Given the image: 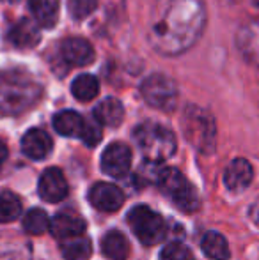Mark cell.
<instances>
[{
    "label": "cell",
    "instance_id": "6da1fadb",
    "mask_svg": "<svg viewBox=\"0 0 259 260\" xmlns=\"http://www.w3.org/2000/svg\"><path fill=\"white\" fill-rule=\"evenodd\" d=\"M206 23L203 0H156L148 21V39L162 55H180L197 43Z\"/></svg>",
    "mask_w": 259,
    "mask_h": 260
},
{
    "label": "cell",
    "instance_id": "7a4b0ae2",
    "mask_svg": "<svg viewBox=\"0 0 259 260\" xmlns=\"http://www.w3.org/2000/svg\"><path fill=\"white\" fill-rule=\"evenodd\" d=\"M41 98V85L23 71L0 73V113L18 115L32 108Z\"/></svg>",
    "mask_w": 259,
    "mask_h": 260
},
{
    "label": "cell",
    "instance_id": "3957f363",
    "mask_svg": "<svg viewBox=\"0 0 259 260\" xmlns=\"http://www.w3.org/2000/svg\"><path fill=\"white\" fill-rule=\"evenodd\" d=\"M135 144L148 161L162 163L176 152V137L158 122H142L133 131Z\"/></svg>",
    "mask_w": 259,
    "mask_h": 260
},
{
    "label": "cell",
    "instance_id": "277c9868",
    "mask_svg": "<svg viewBox=\"0 0 259 260\" xmlns=\"http://www.w3.org/2000/svg\"><path fill=\"white\" fill-rule=\"evenodd\" d=\"M181 129L188 142L199 152L210 154L215 151L217 144V127L215 120L204 108L195 105H188L181 115Z\"/></svg>",
    "mask_w": 259,
    "mask_h": 260
},
{
    "label": "cell",
    "instance_id": "5b68a950",
    "mask_svg": "<svg viewBox=\"0 0 259 260\" xmlns=\"http://www.w3.org/2000/svg\"><path fill=\"white\" fill-rule=\"evenodd\" d=\"M156 184L160 186L163 195L183 212H194L199 209V195H197L195 188L187 181V177L180 170L162 167L158 179H156Z\"/></svg>",
    "mask_w": 259,
    "mask_h": 260
},
{
    "label": "cell",
    "instance_id": "8992f818",
    "mask_svg": "<svg viewBox=\"0 0 259 260\" xmlns=\"http://www.w3.org/2000/svg\"><path fill=\"white\" fill-rule=\"evenodd\" d=\"M128 223L131 230L135 232V236H137V239L146 246L158 244L167 234V225L162 214H158V212L153 211L149 206H144V204L133 207L128 212Z\"/></svg>",
    "mask_w": 259,
    "mask_h": 260
},
{
    "label": "cell",
    "instance_id": "52a82bcc",
    "mask_svg": "<svg viewBox=\"0 0 259 260\" xmlns=\"http://www.w3.org/2000/svg\"><path fill=\"white\" fill-rule=\"evenodd\" d=\"M142 98L146 103L156 110H163V112H170L174 110L178 101V87L172 78L162 73H155V75L148 76L140 85Z\"/></svg>",
    "mask_w": 259,
    "mask_h": 260
},
{
    "label": "cell",
    "instance_id": "ba28073f",
    "mask_svg": "<svg viewBox=\"0 0 259 260\" xmlns=\"http://www.w3.org/2000/svg\"><path fill=\"white\" fill-rule=\"evenodd\" d=\"M131 167V151L126 144L114 142L101 156V168L110 177H125Z\"/></svg>",
    "mask_w": 259,
    "mask_h": 260
},
{
    "label": "cell",
    "instance_id": "9c48e42d",
    "mask_svg": "<svg viewBox=\"0 0 259 260\" xmlns=\"http://www.w3.org/2000/svg\"><path fill=\"white\" fill-rule=\"evenodd\" d=\"M38 191L45 202L50 204H57L61 200H64L68 197V181H66L63 170L52 167L46 168L43 172V175L39 177V184H38Z\"/></svg>",
    "mask_w": 259,
    "mask_h": 260
},
{
    "label": "cell",
    "instance_id": "30bf717a",
    "mask_svg": "<svg viewBox=\"0 0 259 260\" xmlns=\"http://www.w3.org/2000/svg\"><path fill=\"white\" fill-rule=\"evenodd\" d=\"M89 202L103 212H116L125 204V193L110 182H96L89 189Z\"/></svg>",
    "mask_w": 259,
    "mask_h": 260
},
{
    "label": "cell",
    "instance_id": "8fae6325",
    "mask_svg": "<svg viewBox=\"0 0 259 260\" xmlns=\"http://www.w3.org/2000/svg\"><path fill=\"white\" fill-rule=\"evenodd\" d=\"M254 179V168L243 157H236L227 165L224 172V184L231 193H242L250 186Z\"/></svg>",
    "mask_w": 259,
    "mask_h": 260
},
{
    "label": "cell",
    "instance_id": "7c38bea8",
    "mask_svg": "<svg viewBox=\"0 0 259 260\" xmlns=\"http://www.w3.org/2000/svg\"><path fill=\"white\" fill-rule=\"evenodd\" d=\"M52 145L53 144L50 135L43 129H38V127L28 129L23 135V138H21V151H23V154L36 161L45 159L52 152Z\"/></svg>",
    "mask_w": 259,
    "mask_h": 260
},
{
    "label": "cell",
    "instance_id": "4fadbf2b",
    "mask_svg": "<svg viewBox=\"0 0 259 260\" xmlns=\"http://www.w3.org/2000/svg\"><path fill=\"white\" fill-rule=\"evenodd\" d=\"M50 232L55 239H68L80 234H85V221L73 212H59L50 219Z\"/></svg>",
    "mask_w": 259,
    "mask_h": 260
},
{
    "label": "cell",
    "instance_id": "5bb4252c",
    "mask_svg": "<svg viewBox=\"0 0 259 260\" xmlns=\"http://www.w3.org/2000/svg\"><path fill=\"white\" fill-rule=\"evenodd\" d=\"M63 58L69 66H87L94 60V48L82 38H69L61 46Z\"/></svg>",
    "mask_w": 259,
    "mask_h": 260
},
{
    "label": "cell",
    "instance_id": "9a60e30c",
    "mask_svg": "<svg viewBox=\"0 0 259 260\" xmlns=\"http://www.w3.org/2000/svg\"><path fill=\"white\" fill-rule=\"evenodd\" d=\"M39 39H41V30H39L38 23H34L28 18H23L18 23H14L9 30V41L20 50L34 48Z\"/></svg>",
    "mask_w": 259,
    "mask_h": 260
},
{
    "label": "cell",
    "instance_id": "2e32d148",
    "mask_svg": "<svg viewBox=\"0 0 259 260\" xmlns=\"http://www.w3.org/2000/svg\"><path fill=\"white\" fill-rule=\"evenodd\" d=\"M236 43L243 57L259 68V23L254 21V23L243 25L238 32Z\"/></svg>",
    "mask_w": 259,
    "mask_h": 260
},
{
    "label": "cell",
    "instance_id": "e0dca14e",
    "mask_svg": "<svg viewBox=\"0 0 259 260\" xmlns=\"http://www.w3.org/2000/svg\"><path fill=\"white\" fill-rule=\"evenodd\" d=\"M94 119L101 124V126L116 127L123 122L125 119V106L116 98H107L101 101L100 105L94 108Z\"/></svg>",
    "mask_w": 259,
    "mask_h": 260
},
{
    "label": "cell",
    "instance_id": "ac0fdd59",
    "mask_svg": "<svg viewBox=\"0 0 259 260\" xmlns=\"http://www.w3.org/2000/svg\"><path fill=\"white\" fill-rule=\"evenodd\" d=\"M28 9L45 28H52L59 20V0H28Z\"/></svg>",
    "mask_w": 259,
    "mask_h": 260
},
{
    "label": "cell",
    "instance_id": "d6986e66",
    "mask_svg": "<svg viewBox=\"0 0 259 260\" xmlns=\"http://www.w3.org/2000/svg\"><path fill=\"white\" fill-rule=\"evenodd\" d=\"M103 255L110 260H126L130 255V243L126 236L119 230H110L101 239Z\"/></svg>",
    "mask_w": 259,
    "mask_h": 260
},
{
    "label": "cell",
    "instance_id": "ffe728a7",
    "mask_svg": "<svg viewBox=\"0 0 259 260\" xmlns=\"http://www.w3.org/2000/svg\"><path fill=\"white\" fill-rule=\"evenodd\" d=\"M61 253L66 260H87L93 253V243L83 234L68 237L61 241Z\"/></svg>",
    "mask_w": 259,
    "mask_h": 260
},
{
    "label": "cell",
    "instance_id": "44dd1931",
    "mask_svg": "<svg viewBox=\"0 0 259 260\" xmlns=\"http://www.w3.org/2000/svg\"><path fill=\"white\" fill-rule=\"evenodd\" d=\"M83 117L73 110H64V112L55 113L53 117V127L63 137H80L83 129Z\"/></svg>",
    "mask_w": 259,
    "mask_h": 260
},
{
    "label": "cell",
    "instance_id": "7402d4cb",
    "mask_svg": "<svg viewBox=\"0 0 259 260\" xmlns=\"http://www.w3.org/2000/svg\"><path fill=\"white\" fill-rule=\"evenodd\" d=\"M200 248H203L204 255L210 257L211 260H227L231 251H229V244L222 234L218 232H206L200 241Z\"/></svg>",
    "mask_w": 259,
    "mask_h": 260
},
{
    "label": "cell",
    "instance_id": "603a6c76",
    "mask_svg": "<svg viewBox=\"0 0 259 260\" xmlns=\"http://www.w3.org/2000/svg\"><path fill=\"white\" fill-rule=\"evenodd\" d=\"M98 92H100V83L93 75H80L71 83V94L78 101H83V103L94 100L98 96Z\"/></svg>",
    "mask_w": 259,
    "mask_h": 260
},
{
    "label": "cell",
    "instance_id": "cb8c5ba5",
    "mask_svg": "<svg viewBox=\"0 0 259 260\" xmlns=\"http://www.w3.org/2000/svg\"><path fill=\"white\" fill-rule=\"evenodd\" d=\"M50 229V219L43 209H31L23 216V230L31 236H41Z\"/></svg>",
    "mask_w": 259,
    "mask_h": 260
},
{
    "label": "cell",
    "instance_id": "d4e9b609",
    "mask_svg": "<svg viewBox=\"0 0 259 260\" xmlns=\"http://www.w3.org/2000/svg\"><path fill=\"white\" fill-rule=\"evenodd\" d=\"M21 214V200L13 191L0 193V223H11Z\"/></svg>",
    "mask_w": 259,
    "mask_h": 260
},
{
    "label": "cell",
    "instance_id": "484cf974",
    "mask_svg": "<svg viewBox=\"0 0 259 260\" xmlns=\"http://www.w3.org/2000/svg\"><path fill=\"white\" fill-rule=\"evenodd\" d=\"M160 260H194V255L185 244L170 243L160 253Z\"/></svg>",
    "mask_w": 259,
    "mask_h": 260
},
{
    "label": "cell",
    "instance_id": "4316f807",
    "mask_svg": "<svg viewBox=\"0 0 259 260\" xmlns=\"http://www.w3.org/2000/svg\"><path fill=\"white\" fill-rule=\"evenodd\" d=\"M98 6V0H69V13L75 20L87 18Z\"/></svg>",
    "mask_w": 259,
    "mask_h": 260
},
{
    "label": "cell",
    "instance_id": "83f0119b",
    "mask_svg": "<svg viewBox=\"0 0 259 260\" xmlns=\"http://www.w3.org/2000/svg\"><path fill=\"white\" fill-rule=\"evenodd\" d=\"M80 138L83 140V144L87 147H96L98 144L101 142V129L98 124L94 122H85L83 124V129L80 133Z\"/></svg>",
    "mask_w": 259,
    "mask_h": 260
},
{
    "label": "cell",
    "instance_id": "f1b7e54d",
    "mask_svg": "<svg viewBox=\"0 0 259 260\" xmlns=\"http://www.w3.org/2000/svg\"><path fill=\"white\" fill-rule=\"evenodd\" d=\"M250 219L254 221V225L259 226V199L252 204V207H250Z\"/></svg>",
    "mask_w": 259,
    "mask_h": 260
},
{
    "label": "cell",
    "instance_id": "f546056e",
    "mask_svg": "<svg viewBox=\"0 0 259 260\" xmlns=\"http://www.w3.org/2000/svg\"><path fill=\"white\" fill-rule=\"evenodd\" d=\"M7 154H9V152H7V145L4 144L2 140H0V167H2V165L6 163Z\"/></svg>",
    "mask_w": 259,
    "mask_h": 260
},
{
    "label": "cell",
    "instance_id": "4dcf8cb0",
    "mask_svg": "<svg viewBox=\"0 0 259 260\" xmlns=\"http://www.w3.org/2000/svg\"><path fill=\"white\" fill-rule=\"evenodd\" d=\"M4 2H7V4H16L18 0H4Z\"/></svg>",
    "mask_w": 259,
    "mask_h": 260
}]
</instances>
